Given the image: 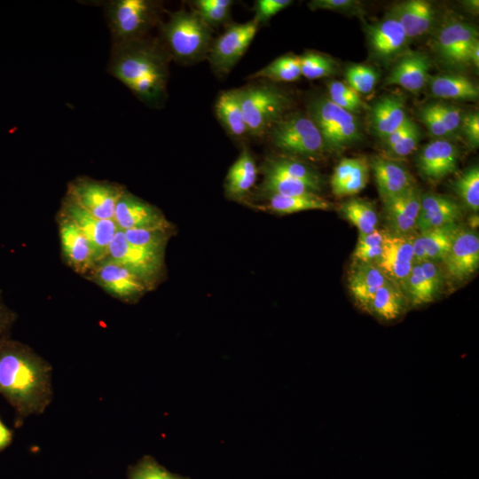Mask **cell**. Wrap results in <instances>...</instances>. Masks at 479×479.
Wrapping results in <instances>:
<instances>
[{
  "label": "cell",
  "mask_w": 479,
  "mask_h": 479,
  "mask_svg": "<svg viewBox=\"0 0 479 479\" xmlns=\"http://www.w3.org/2000/svg\"><path fill=\"white\" fill-rule=\"evenodd\" d=\"M0 395L15 412L14 426L43 413L52 398L51 366L28 346L8 339L0 345Z\"/></svg>",
  "instance_id": "cell-1"
},
{
  "label": "cell",
  "mask_w": 479,
  "mask_h": 479,
  "mask_svg": "<svg viewBox=\"0 0 479 479\" xmlns=\"http://www.w3.org/2000/svg\"><path fill=\"white\" fill-rule=\"evenodd\" d=\"M108 72L146 104H160L166 95L167 55L154 43L142 39L113 44Z\"/></svg>",
  "instance_id": "cell-2"
},
{
  "label": "cell",
  "mask_w": 479,
  "mask_h": 479,
  "mask_svg": "<svg viewBox=\"0 0 479 479\" xmlns=\"http://www.w3.org/2000/svg\"><path fill=\"white\" fill-rule=\"evenodd\" d=\"M161 31L169 54L177 60L197 61L209 51L211 27L195 12L171 13Z\"/></svg>",
  "instance_id": "cell-3"
},
{
  "label": "cell",
  "mask_w": 479,
  "mask_h": 479,
  "mask_svg": "<svg viewBox=\"0 0 479 479\" xmlns=\"http://www.w3.org/2000/svg\"><path fill=\"white\" fill-rule=\"evenodd\" d=\"M308 115L321 133L326 152L342 153L363 137L361 125L355 114L336 106L328 98L310 100Z\"/></svg>",
  "instance_id": "cell-4"
},
{
  "label": "cell",
  "mask_w": 479,
  "mask_h": 479,
  "mask_svg": "<svg viewBox=\"0 0 479 479\" xmlns=\"http://www.w3.org/2000/svg\"><path fill=\"white\" fill-rule=\"evenodd\" d=\"M238 90L247 131L253 137L267 133L291 104L288 95L272 84H252Z\"/></svg>",
  "instance_id": "cell-5"
},
{
  "label": "cell",
  "mask_w": 479,
  "mask_h": 479,
  "mask_svg": "<svg viewBox=\"0 0 479 479\" xmlns=\"http://www.w3.org/2000/svg\"><path fill=\"white\" fill-rule=\"evenodd\" d=\"M160 4L151 0H113L105 13L113 44L144 39L159 18Z\"/></svg>",
  "instance_id": "cell-6"
},
{
  "label": "cell",
  "mask_w": 479,
  "mask_h": 479,
  "mask_svg": "<svg viewBox=\"0 0 479 479\" xmlns=\"http://www.w3.org/2000/svg\"><path fill=\"white\" fill-rule=\"evenodd\" d=\"M267 133L272 145L287 153L318 159L326 153L321 133L308 114H285Z\"/></svg>",
  "instance_id": "cell-7"
},
{
  "label": "cell",
  "mask_w": 479,
  "mask_h": 479,
  "mask_svg": "<svg viewBox=\"0 0 479 479\" xmlns=\"http://www.w3.org/2000/svg\"><path fill=\"white\" fill-rule=\"evenodd\" d=\"M124 191L114 183L78 177L69 183L67 198L98 218L114 219L116 204Z\"/></svg>",
  "instance_id": "cell-8"
},
{
  "label": "cell",
  "mask_w": 479,
  "mask_h": 479,
  "mask_svg": "<svg viewBox=\"0 0 479 479\" xmlns=\"http://www.w3.org/2000/svg\"><path fill=\"white\" fill-rule=\"evenodd\" d=\"M259 23L251 20L231 25L210 46L208 53L212 69L218 75H226L241 59L253 41Z\"/></svg>",
  "instance_id": "cell-9"
},
{
  "label": "cell",
  "mask_w": 479,
  "mask_h": 479,
  "mask_svg": "<svg viewBox=\"0 0 479 479\" xmlns=\"http://www.w3.org/2000/svg\"><path fill=\"white\" fill-rule=\"evenodd\" d=\"M61 216L74 223L91 245L95 263L105 259L109 246L119 231L114 219L98 218L72 202L66 197Z\"/></svg>",
  "instance_id": "cell-10"
},
{
  "label": "cell",
  "mask_w": 479,
  "mask_h": 479,
  "mask_svg": "<svg viewBox=\"0 0 479 479\" xmlns=\"http://www.w3.org/2000/svg\"><path fill=\"white\" fill-rule=\"evenodd\" d=\"M478 41L477 28L466 21L452 20L444 24L436 38V49L449 66L458 68L468 66V53Z\"/></svg>",
  "instance_id": "cell-11"
},
{
  "label": "cell",
  "mask_w": 479,
  "mask_h": 479,
  "mask_svg": "<svg viewBox=\"0 0 479 479\" xmlns=\"http://www.w3.org/2000/svg\"><path fill=\"white\" fill-rule=\"evenodd\" d=\"M106 257L119 263L146 284L159 274L162 266V253L130 243L120 230L109 246Z\"/></svg>",
  "instance_id": "cell-12"
},
{
  "label": "cell",
  "mask_w": 479,
  "mask_h": 479,
  "mask_svg": "<svg viewBox=\"0 0 479 479\" xmlns=\"http://www.w3.org/2000/svg\"><path fill=\"white\" fill-rule=\"evenodd\" d=\"M89 274L107 293L123 301L141 295L147 288L137 275L108 257L96 263Z\"/></svg>",
  "instance_id": "cell-13"
},
{
  "label": "cell",
  "mask_w": 479,
  "mask_h": 479,
  "mask_svg": "<svg viewBox=\"0 0 479 479\" xmlns=\"http://www.w3.org/2000/svg\"><path fill=\"white\" fill-rule=\"evenodd\" d=\"M421 192L414 184L401 193L382 201L386 231L397 236L417 233Z\"/></svg>",
  "instance_id": "cell-14"
},
{
  "label": "cell",
  "mask_w": 479,
  "mask_h": 479,
  "mask_svg": "<svg viewBox=\"0 0 479 479\" xmlns=\"http://www.w3.org/2000/svg\"><path fill=\"white\" fill-rule=\"evenodd\" d=\"M459 151L450 139L436 138L426 144L416 157V166L421 177L437 183L458 168Z\"/></svg>",
  "instance_id": "cell-15"
},
{
  "label": "cell",
  "mask_w": 479,
  "mask_h": 479,
  "mask_svg": "<svg viewBox=\"0 0 479 479\" xmlns=\"http://www.w3.org/2000/svg\"><path fill=\"white\" fill-rule=\"evenodd\" d=\"M444 271L438 263L415 262L404 283L403 292L409 306L433 302L443 287Z\"/></svg>",
  "instance_id": "cell-16"
},
{
  "label": "cell",
  "mask_w": 479,
  "mask_h": 479,
  "mask_svg": "<svg viewBox=\"0 0 479 479\" xmlns=\"http://www.w3.org/2000/svg\"><path fill=\"white\" fill-rule=\"evenodd\" d=\"M441 263L455 281L472 276L479 267V237L475 230L462 227Z\"/></svg>",
  "instance_id": "cell-17"
},
{
  "label": "cell",
  "mask_w": 479,
  "mask_h": 479,
  "mask_svg": "<svg viewBox=\"0 0 479 479\" xmlns=\"http://www.w3.org/2000/svg\"><path fill=\"white\" fill-rule=\"evenodd\" d=\"M365 32L373 54L382 62L403 55L409 42L404 27L390 12L378 22L367 25Z\"/></svg>",
  "instance_id": "cell-18"
},
{
  "label": "cell",
  "mask_w": 479,
  "mask_h": 479,
  "mask_svg": "<svg viewBox=\"0 0 479 479\" xmlns=\"http://www.w3.org/2000/svg\"><path fill=\"white\" fill-rule=\"evenodd\" d=\"M414 236H397L387 232L382 253L375 262L385 277L401 289L415 263L412 246Z\"/></svg>",
  "instance_id": "cell-19"
},
{
  "label": "cell",
  "mask_w": 479,
  "mask_h": 479,
  "mask_svg": "<svg viewBox=\"0 0 479 479\" xmlns=\"http://www.w3.org/2000/svg\"><path fill=\"white\" fill-rule=\"evenodd\" d=\"M114 221L120 231L169 227L158 208L126 190L116 204Z\"/></svg>",
  "instance_id": "cell-20"
},
{
  "label": "cell",
  "mask_w": 479,
  "mask_h": 479,
  "mask_svg": "<svg viewBox=\"0 0 479 479\" xmlns=\"http://www.w3.org/2000/svg\"><path fill=\"white\" fill-rule=\"evenodd\" d=\"M462 217L460 204L453 198L436 192H421L417 232L458 223Z\"/></svg>",
  "instance_id": "cell-21"
},
{
  "label": "cell",
  "mask_w": 479,
  "mask_h": 479,
  "mask_svg": "<svg viewBox=\"0 0 479 479\" xmlns=\"http://www.w3.org/2000/svg\"><path fill=\"white\" fill-rule=\"evenodd\" d=\"M430 59L420 51L405 52L393 66L386 84L398 85L411 92H419L429 81Z\"/></svg>",
  "instance_id": "cell-22"
},
{
  "label": "cell",
  "mask_w": 479,
  "mask_h": 479,
  "mask_svg": "<svg viewBox=\"0 0 479 479\" xmlns=\"http://www.w3.org/2000/svg\"><path fill=\"white\" fill-rule=\"evenodd\" d=\"M369 165L381 201L401 193L416 184L407 168L397 160L373 156L369 161Z\"/></svg>",
  "instance_id": "cell-23"
},
{
  "label": "cell",
  "mask_w": 479,
  "mask_h": 479,
  "mask_svg": "<svg viewBox=\"0 0 479 479\" xmlns=\"http://www.w3.org/2000/svg\"><path fill=\"white\" fill-rule=\"evenodd\" d=\"M59 239L67 264L78 273H89L96 264L91 245L77 226L63 216L59 221Z\"/></svg>",
  "instance_id": "cell-24"
},
{
  "label": "cell",
  "mask_w": 479,
  "mask_h": 479,
  "mask_svg": "<svg viewBox=\"0 0 479 479\" xmlns=\"http://www.w3.org/2000/svg\"><path fill=\"white\" fill-rule=\"evenodd\" d=\"M461 228L459 223H454L417 232L412 242L415 262H442Z\"/></svg>",
  "instance_id": "cell-25"
},
{
  "label": "cell",
  "mask_w": 479,
  "mask_h": 479,
  "mask_svg": "<svg viewBox=\"0 0 479 479\" xmlns=\"http://www.w3.org/2000/svg\"><path fill=\"white\" fill-rule=\"evenodd\" d=\"M387 280L374 263L353 262L348 284L355 304L368 312L374 294Z\"/></svg>",
  "instance_id": "cell-26"
},
{
  "label": "cell",
  "mask_w": 479,
  "mask_h": 479,
  "mask_svg": "<svg viewBox=\"0 0 479 479\" xmlns=\"http://www.w3.org/2000/svg\"><path fill=\"white\" fill-rule=\"evenodd\" d=\"M369 171V161L365 156L342 159L331 177L332 192L337 197L358 193L366 186Z\"/></svg>",
  "instance_id": "cell-27"
},
{
  "label": "cell",
  "mask_w": 479,
  "mask_h": 479,
  "mask_svg": "<svg viewBox=\"0 0 479 479\" xmlns=\"http://www.w3.org/2000/svg\"><path fill=\"white\" fill-rule=\"evenodd\" d=\"M405 100L400 94H387L377 99L370 109V123L381 140L408 120Z\"/></svg>",
  "instance_id": "cell-28"
},
{
  "label": "cell",
  "mask_w": 479,
  "mask_h": 479,
  "mask_svg": "<svg viewBox=\"0 0 479 479\" xmlns=\"http://www.w3.org/2000/svg\"><path fill=\"white\" fill-rule=\"evenodd\" d=\"M404 27L407 37L416 38L427 34L435 20V9L425 0H408L396 4L390 11Z\"/></svg>",
  "instance_id": "cell-29"
},
{
  "label": "cell",
  "mask_w": 479,
  "mask_h": 479,
  "mask_svg": "<svg viewBox=\"0 0 479 479\" xmlns=\"http://www.w3.org/2000/svg\"><path fill=\"white\" fill-rule=\"evenodd\" d=\"M408 306L403 290L388 279L374 294L368 313L381 321L389 322L399 318Z\"/></svg>",
  "instance_id": "cell-30"
},
{
  "label": "cell",
  "mask_w": 479,
  "mask_h": 479,
  "mask_svg": "<svg viewBox=\"0 0 479 479\" xmlns=\"http://www.w3.org/2000/svg\"><path fill=\"white\" fill-rule=\"evenodd\" d=\"M428 82L430 92L439 98L472 101L479 96L478 86L461 75H439L430 77Z\"/></svg>",
  "instance_id": "cell-31"
},
{
  "label": "cell",
  "mask_w": 479,
  "mask_h": 479,
  "mask_svg": "<svg viewBox=\"0 0 479 479\" xmlns=\"http://www.w3.org/2000/svg\"><path fill=\"white\" fill-rule=\"evenodd\" d=\"M215 111L217 119L231 136L240 138L248 134L238 89L223 91L216 101Z\"/></svg>",
  "instance_id": "cell-32"
},
{
  "label": "cell",
  "mask_w": 479,
  "mask_h": 479,
  "mask_svg": "<svg viewBox=\"0 0 479 479\" xmlns=\"http://www.w3.org/2000/svg\"><path fill=\"white\" fill-rule=\"evenodd\" d=\"M257 176L255 160L250 152L244 148L231 166L226 179L225 191L232 197H240L254 185Z\"/></svg>",
  "instance_id": "cell-33"
},
{
  "label": "cell",
  "mask_w": 479,
  "mask_h": 479,
  "mask_svg": "<svg viewBox=\"0 0 479 479\" xmlns=\"http://www.w3.org/2000/svg\"><path fill=\"white\" fill-rule=\"evenodd\" d=\"M264 172L302 181L317 193L322 188V178L314 169L289 157L281 156L269 160L264 167Z\"/></svg>",
  "instance_id": "cell-34"
},
{
  "label": "cell",
  "mask_w": 479,
  "mask_h": 479,
  "mask_svg": "<svg viewBox=\"0 0 479 479\" xmlns=\"http://www.w3.org/2000/svg\"><path fill=\"white\" fill-rule=\"evenodd\" d=\"M266 208L279 214H292L306 210H328L333 208L332 202L310 193L299 196H282L271 194Z\"/></svg>",
  "instance_id": "cell-35"
},
{
  "label": "cell",
  "mask_w": 479,
  "mask_h": 479,
  "mask_svg": "<svg viewBox=\"0 0 479 479\" xmlns=\"http://www.w3.org/2000/svg\"><path fill=\"white\" fill-rule=\"evenodd\" d=\"M340 211L342 216L356 226L359 234H367L377 229L379 217L374 206L363 199L345 201Z\"/></svg>",
  "instance_id": "cell-36"
},
{
  "label": "cell",
  "mask_w": 479,
  "mask_h": 479,
  "mask_svg": "<svg viewBox=\"0 0 479 479\" xmlns=\"http://www.w3.org/2000/svg\"><path fill=\"white\" fill-rule=\"evenodd\" d=\"M302 76L300 57L288 53L248 76V79H266L272 82H294Z\"/></svg>",
  "instance_id": "cell-37"
},
{
  "label": "cell",
  "mask_w": 479,
  "mask_h": 479,
  "mask_svg": "<svg viewBox=\"0 0 479 479\" xmlns=\"http://www.w3.org/2000/svg\"><path fill=\"white\" fill-rule=\"evenodd\" d=\"M452 189L464 206L473 213L479 210V168L474 165L463 171L452 183Z\"/></svg>",
  "instance_id": "cell-38"
},
{
  "label": "cell",
  "mask_w": 479,
  "mask_h": 479,
  "mask_svg": "<svg viewBox=\"0 0 479 479\" xmlns=\"http://www.w3.org/2000/svg\"><path fill=\"white\" fill-rule=\"evenodd\" d=\"M386 230L375 229L367 234H358V239L352 254L353 262L374 263L382 253Z\"/></svg>",
  "instance_id": "cell-39"
},
{
  "label": "cell",
  "mask_w": 479,
  "mask_h": 479,
  "mask_svg": "<svg viewBox=\"0 0 479 479\" xmlns=\"http://www.w3.org/2000/svg\"><path fill=\"white\" fill-rule=\"evenodd\" d=\"M263 190L269 195L299 196L317 193L310 185L286 177L264 172Z\"/></svg>",
  "instance_id": "cell-40"
},
{
  "label": "cell",
  "mask_w": 479,
  "mask_h": 479,
  "mask_svg": "<svg viewBox=\"0 0 479 479\" xmlns=\"http://www.w3.org/2000/svg\"><path fill=\"white\" fill-rule=\"evenodd\" d=\"M122 232L130 243L158 253H163L169 232V228L131 229Z\"/></svg>",
  "instance_id": "cell-41"
},
{
  "label": "cell",
  "mask_w": 479,
  "mask_h": 479,
  "mask_svg": "<svg viewBox=\"0 0 479 479\" xmlns=\"http://www.w3.org/2000/svg\"><path fill=\"white\" fill-rule=\"evenodd\" d=\"M300 57L301 74L307 79H318L335 74L337 66L334 60L324 54L308 51Z\"/></svg>",
  "instance_id": "cell-42"
},
{
  "label": "cell",
  "mask_w": 479,
  "mask_h": 479,
  "mask_svg": "<svg viewBox=\"0 0 479 479\" xmlns=\"http://www.w3.org/2000/svg\"><path fill=\"white\" fill-rule=\"evenodd\" d=\"M328 98L336 106L350 113H359L366 108L359 93L347 83L340 81H330L327 83Z\"/></svg>",
  "instance_id": "cell-43"
},
{
  "label": "cell",
  "mask_w": 479,
  "mask_h": 479,
  "mask_svg": "<svg viewBox=\"0 0 479 479\" xmlns=\"http://www.w3.org/2000/svg\"><path fill=\"white\" fill-rule=\"evenodd\" d=\"M233 2L231 0H198L194 1L196 13L210 27L225 22L231 13Z\"/></svg>",
  "instance_id": "cell-44"
},
{
  "label": "cell",
  "mask_w": 479,
  "mask_h": 479,
  "mask_svg": "<svg viewBox=\"0 0 479 479\" xmlns=\"http://www.w3.org/2000/svg\"><path fill=\"white\" fill-rule=\"evenodd\" d=\"M128 479H189L174 474L159 464L153 457L144 456L129 468Z\"/></svg>",
  "instance_id": "cell-45"
},
{
  "label": "cell",
  "mask_w": 479,
  "mask_h": 479,
  "mask_svg": "<svg viewBox=\"0 0 479 479\" xmlns=\"http://www.w3.org/2000/svg\"><path fill=\"white\" fill-rule=\"evenodd\" d=\"M345 76L350 88L357 93L366 94L373 90L379 75L370 66L355 64L347 67Z\"/></svg>",
  "instance_id": "cell-46"
},
{
  "label": "cell",
  "mask_w": 479,
  "mask_h": 479,
  "mask_svg": "<svg viewBox=\"0 0 479 479\" xmlns=\"http://www.w3.org/2000/svg\"><path fill=\"white\" fill-rule=\"evenodd\" d=\"M420 137V130L417 123L412 122L407 133L386 151L387 157L397 160L410 155L417 149Z\"/></svg>",
  "instance_id": "cell-47"
},
{
  "label": "cell",
  "mask_w": 479,
  "mask_h": 479,
  "mask_svg": "<svg viewBox=\"0 0 479 479\" xmlns=\"http://www.w3.org/2000/svg\"><path fill=\"white\" fill-rule=\"evenodd\" d=\"M311 11L328 10L349 15L362 13L361 3L354 0H312L308 3Z\"/></svg>",
  "instance_id": "cell-48"
},
{
  "label": "cell",
  "mask_w": 479,
  "mask_h": 479,
  "mask_svg": "<svg viewBox=\"0 0 479 479\" xmlns=\"http://www.w3.org/2000/svg\"><path fill=\"white\" fill-rule=\"evenodd\" d=\"M434 106L451 137L456 136L459 132L463 116L460 108L444 103H435Z\"/></svg>",
  "instance_id": "cell-49"
},
{
  "label": "cell",
  "mask_w": 479,
  "mask_h": 479,
  "mask_svg": "<svg viewBox=\"0 0 479 479\" xmlns=\"http://www.w3.org/2000/svg\"><path fill=\"white\" fill-rule=\"evenodd\" d=\"M420 117L432 136L444 139H450L452 137L442 122L434 104L425 106L420 110Z\"/></svg>",
  "instance_id": "cell-50"
},
{
  "label": "cell",
  "mask_w": 479,
  "mask_h": 479,
  "mask_svg": "<svg viewBox=\"0 0 479 479\" xmlns=\"http://www.w3.org/2000/svg\"><path fill=\"white\" fill-rule=\"evenodd\" d=\"M292 3L290 0H258L255 4V14L254 18L259 25L265 23Z\"/></svg>",
  "instance_id": "cell-51"
},
{
  "label": "cell",
  "mask_w": 479,
  "mask_h": 479,
  "mask_svg": "<svg viewBox=\"0 0 479 479\" xmlns=\"http://www.w3.org/2000/svg\"><path fill=\"white\" fill-rule=\"evenodd\" d=\"M459 131L462 133L470 146L477 148L479 145V114L471 112L462 116Z\"/></svg>",
  "instance_id": "cell-52"
},
{
  "label": "cell",
  "mask_w": 479,
  "mask_h": 479,
  "mask_svg": "<svg viewBox=\"0 0 479 479\" xmlns=\"http://www.w3.org/2000/svg\"><path fill=\"white\" fill-rule=\"evenodd\" d=\"M15 318V313L4 304L0 292V345L9 339V333Z\"/></svg>",
  "instance_id": "cell-53"
},
{
  "label": "cell",
  "mask_w": 479,
  "mask_h": 479,
  "mask_svg": "<svg viewBox=\"0 0 479 479\" xmlns=\"http://www.w3.org/2000/svg\"><path fill=\"white\" fill-rule=\"evenodd\" d=\"M412 122L413 121L409 117L404 125L382 139L385 152L397 144L407 133Z\"/></svg>",
  "instance_id": "cell-54"
},
{
  "label": "cell",
  "mask_w": 479,
  "mask_h": 479,
  "mask_svg": "<svg viewBox=\"0 0 479 479\" xmlns=\"http://www.w3.org/2000/svg\"><path fill=\"white\" fill-rule=\"evenodd\" d=\"M13 433L0 419V452L5 450L12 442Z\"/></svg>",
  "instance_id": "cell-55"
},
{
  "label": "cell",
  "mask_w": 479,
  "mask_h": 479,
  "mask_svg": "<svg viewBox=\"0 0 479 479\" xmlns=\"http://www.w3.org/2000/svg\"><path fill=\"white\" fill-rule=\"evenodd\" d=\"M468 63L476 68L479 67V40L472 45L469 51Z\"/></svg>",
  "instance_id": "cell-56"
},
{
  "label": "cell",
  "mask_w": 479,
  "mask_h": 479,
  "mask_svg": "<svg viewBox=\"0 0 479 479\" xmlns=\"http://www.w3.org/2000/svg\"><path fill=\"white\" fill-rule=\"evenodd\" d=\"M463 5L465 6L467 12H472L473 14L478 13L479 2L478 0H468L464 1Z\"/></svg>",
  "instance_id": "cell-57"
},
{
  "label": "cell",
  "mask_w": 479,
  "mask_h": 479,
  "mask_svg": "<svg viewBox=\"0 0 479 479\" xmlns=\"http://www.w3.org/2000/svg\"><path fill=\"white\" fill-rule=\"evenodd\" d=\"M468 224H470V228L471 230H475V227L478 226V216L475 214L470 218V220L468 221Z\"/></svg>",
  "instance_id": "cell-58"
}]
</instances>
